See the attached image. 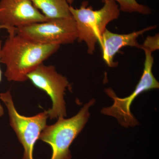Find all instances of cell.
Segmentation results:
<instances>
[{
    "mask_svg": "<svg viewBox=\"0 0 159 159\" xmlns=\"http://www.w3.org/2000/svg\"><path fill=\"white\" fill-rule=\"evenodd\" d=\"M60 47L33 43L16 33L9 35L0 53V62L6 66V79L19 82L28 80V74L56 53Z\"/></svg>",
    "mask_w": 159,
    "mask_h": 159,
    "instance_id": "obj_1",
    "label": "cell"
},
{
    "mask_svg": "<svg viewBox=\"0 0 159 159\" xmlns=\"http://www.w3.org/2000/svg\"><path fill=\"white\" fill-rule=\"evenodd\" d=\"M49 20L72 16L70 5L66 0H30Z\"/></svg>",
    "mask_w": 159,
    "mask_h": 159,
    "instance_id": "obj_10",
    "label": "cell"
},
{
    "mask_svg": "<svg viewBox=\"0 0 159 159\" xmlns=\"http://www.w3.org/2000/svg\"><path fill=\"white\" fill-rule=\"evenodd\" d=\"M67 2L71 6V5H72L73 4V2H74V0H66ZM101 1L102 2H104V0H101Z\"/></svg>",
    "mask_w": 159,
    "mask_h": 159,
    "instance_id": "obj_14",
    "label": "cell"
},
{
    "mask_svg": "<svg viewBox=\"0 0 159 159\" xmlns=\"http://www.w3.org/2000/svg\"><path fill=\"white\" fill-rule=\"evenodd\" d=\"M28 78L51 98L52 107L47 110L50 119L66 116L64 97L67 88L70 87L66 77L57 73L54 66L45 65L43 63L28 74Z\"/></svg>",
    "mask_w": 159,
    "mask_h": 159,
    "instance_id": "obj_7",
    "label": "cell"
},
{
    "mask_svg": "<svg viewBox=\"0 0 159 159\" xmlns=\"http://www.w3.org/2000/svg\"><path fill=\"white\" fill-rule=\"evenodd\" d=\"M159 34H156L154 36H148L146 38L144 43L141 45V49L147 50L152 53L153 51L159 50Z\"/></svg>",
    "mask_w": 159,
    "mask_h": 159,
    "instance_id": "obj_12",
    "label": "cell"
},
{
    "mask_svg": "<svg viewBox=\"0 0 159 159\" xmlns=\"http://www.w3.org/2000/svg\"><path fill=\"white\" fill-rule=\"evenodd\" d=\"M95 103L96 99H91L74 116L69 119L59 117L54 124L46 125L39 139L51 146V159L72 158L70 146L88 122L90 116L89 109Z\"/></svg>",
    "mask_w": 159,
    "mask_h": 159,
    "instance_id": "obj_3",
    "label": "cell"
},
{
    "mask_svg": "<svg viewBox=\"0 0 159 159\" xmlns=\"http://www.w3.org/2000/svg\"><path fill=\"white\" fill-rule=\"evenodd\" d=\"M104 5L99 10L88 6V2L83 1L79 8L70 6V11L76 22L77 39L84 41L88 48V53L93 54L97 43L102 45V34L109 23L117 19L120 10L113 0H104Z\"/></svg>",
    "mask_w": 159,
    "mask_h": 159,
    "instance_id": "obj_2",
    "label": "cell"
},
{
    "mask_svg": "<svg viewBox=\"0 0 159 159\" xmlns=\"http://www.w3.org/2000/svg\"><path fill=\"white\" fill-rule=\"evenodd\" d=\"M2 47V41L0 39V53H1V48ZM1 63V62H0ZM2 72L1 70V67H0V82L2 81ZM4 115V110L0 102V117H2Z\"/></svg>",
    "mask_w": 159,
    "mask_h": 159,
    "instance_id": "obj_13",
    "label": "cell"
},
{
    "mask_svg": "<svg viewBox=\"0 0 159 159\" xmlns=\"http://www.w3.org/2000/svg\"><path fill=\"white\" fill-rule=\"evenodd\" d=\"M49 20L30 0H0V25L9 35L16 34L18 28Z\"/></svg>",
    "mask_w": 159,
    "mask_h": 159,
    "instance_id": "obj_8",
    "label": "cell"
},
{
    "mask_svg": "<svg viewBox=\"0 0 159 159\" xmlns=\"http://www.w3.org/2000/svg\"><path fill=\"white\" fill-rule=\"evenodd\" d=\"M16 33L36 43L61 44L72 43L77 39L74 18H60L31 24L16 29Z\"/></svg>",
    "mask_w": 159,
    "mask_h": 159,
    "instance_id": "obj_6",
    "label": "cell"
},
{
    "mask_svg": "<svg viewBox=\"0 0 159 159\" xmlns=\"http://www.w3.org/2000/svg\"><path fill=\"white\" fill-rule=\"evenodd\" d=\"M119 4L120 11L127 13H140L148 15L152 13V10L148 6L139 4L136 0H113Z\"/></svg>",
    "mask_w": 159,
    "mask_h": 159,
    "instance_id": "obj_11",
    "label": "cell"
},
{
    "mask_svg": "<svg viewBox=\"0 0 159 159\" xmlns=\"http://www.w3.org/2000/svg\"><path fill=\"white\" fill-rule=\"evenodd\" d=\"M0 99L6 105L9 117L10 125L16 134L24 149L22 159H34V145L47 125L48 111L31 117L25 116L18 112L10 91L0 93Z\"/></svg>",
    "mask_w": 159,
    "mask_h": 159,
    "instance_id": "obj_5",
    "label": "cell"
},
{
    "mask_svg": "<svg viewBox=\"0 0 159 159\" xmlns=\"http://www.w3.org/2000/svg\"><path fill=\"white\" fill-rule=\"evenodd\" d=\"M156 28L157 26H150L127 34H116L106 29L102 34V45L100 46L103 60L110 67H116L118 62L114 61V57L120 49L128 46L141 49V45L137 40L138 38L146 31Z\"/></svg>",
    "mask_w": 159,
    "mask_h": 159,
    "instance_id": "obj_9",
    "label": "cell"
},
{
    "mask_svg": "<svg viewBox=\"0 0 159 159\" xmlns=\"http://www.w3.org/2000/svg\"><path fill=\"white\" fill-rule=\"evenodd\" d=\"M145 59L143 74L135 89L129 97L120 98L117 97L111 89H105V93L113 100L112 105L103 107L101 114L114 117L121 126L124 128L134 127L139 125V122L132 113L130 107L134 100L144 92L159 88V83L152 72L154 63L151 52L145 50Z\"/></svg>",
    "mask_w": 159,
    "mask_h": 159,
    "instance_id": "obj_4",
    "label": "cell"
},
{
    "mask_svg": "<svg viewBox=\"0 0 159 159\" xmlns=\"http://www.w3.org/2000/svg\"><path fill=\"white\" fill-rule=\"evenodd\" d=\"M6 29V28H5V27H4V26L0 25V30H1V29Z\"/></svg>",
    "mask_w": 159,
    "mask_h": 159,
    "instance_id": "obj_15",
    "label": "cell"
}]
</instances>
